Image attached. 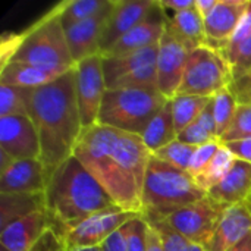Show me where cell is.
Wrapping results in <instances>:
<instances>
[{"mask_svg": "<svg viewBox=\"0 0 251 251\" xmlns=\"http://www.w3.org/2000/svg\"><path fill=\"white\" fill-rule=\"evenodd\" d=\"M74 156L119 209L141 215V196L151 153L140 135L94 125L82 132Z\"/></svg>", "mask_w": 251, "mask_h": 251, "instance_id": "1", "label": "cell"}, {"mask_svg": "<svg viewBox=\"0 0 251 251\" xmlns=\"http://www.w3.org/2000/svg\"><path fill=\"white\" fill-rule=\"evenodd\" d=\"M28 116L40 137V160L51 174L74 156L84 132L76 103L74 68L46 85L31 88Z\"/></svg>", "mask_w": 251, "mask_h": 251, "instance_id": "2", "label": "cell"}, {"mask_svg": "<svg viewBox=\"0 0 251 251\" xmlns=\"http://www.w3.org/2000/svg\"><path fill=\"white\" fill-rule=\"evenodd\" d=\"M44 196L49 228L65 240L69 231L85 219L118 207L75 156L51 172Z\"/></svg>", "mask_w": 251, "mask_h": 251, "instance_id": "3", "label": "cell"}, {"mask_svg": "<svg viewBox=\"0 0 251 251\" xmlns=\"http://www.w3.org/2000/svg\"><path fill=\"white\" fill-rule=\"evenodd\" d=\"M206 197L207 193L187 171L174 168L151 154L141 196V216L147 222L163 221L174 210Z\"/></svg>", "mask_w": 251, "mask_h": 251, "instance_id": "4", "label": "cell"}, {"mask_svg": "<svg viewBox=\"0 0 251 251\" xmlns=\"http://www.w3.org/2000/svg\"><path fill=\"white\" fill-rule=\"evenodd\" d=\"M62 7L63 1L47 10L22 32H15L16 51L9 62H28L66 69L75 66L60 22Z\"/></svg>", "mask_w": 251, "mask_h": 251, "instance_id": "5", "label": "cell"}, {"mask_svg": "<svg viewBox=\"0 0 251 251\" xmlns=\"http://www.w3.org/2000/svg\"><path fill=\"white\" fill-rule=\"evenodd\" d=\"M166 103L168 99L156 90H106L97 125L141 137L147 125Z\"/></svg>", "mask_w": 251, "mask_h": 251, "instance_id": "6", "label": "cell"}, {"mask_svg": "<svg viewBox=\"0 0 251 251\" xmlns=\"http://www.w3.org/2000/svg\"><path fill=\"white\" fill-rule=\"evenodd\" d=\"M232 81L231 66L221 51L203 46L190 53L176 96L213 97L218 91L228 88Z\"/></svg>", "mask_w": 251, "mask_h": 251, "instance_id": "7", "label": "cell"}, {"mask_svg": "<svg viewBox=\"0 0 251 251\" xmlns=\"http://www.w3.org/2000/svg\"><path fill=\"white\" fill-rule=\"evenodd\" d=\"M157 53L159 44L122 56H101L107 90L140 88L159 91Z\"/></svg>", "mask_w": 251, "mask_h": 251, "instance_id": "8", "label": "cell"}, {"mask_svg": "<svg viewBox=\"0 0 251 251\" xmlns=\"http://www.w3.org/2000/svg\"><path fill=\"white\" fill-rule=\"evenodd\" d=\"M228 207L229 206L218 203L207 196L204 200L174 210L163 221L191 244L204 247L215 234Z\"/></svg>", "mask_w": 251, "mask_h": 251, "instance_id": "9", "label": "cell"}, {"mask_svg": "<svg viewBox=\"0 0 251 251\" xmlns=\"http://www.w3.org/2000/svg\"><path fill=\"white\" fill-rule=\"evenodd\" d=\"M75 71V93L79 109L82 129H88L97 125L99 113L107 90L101 56H93L78 62L74 66Z\"/></svg>", "mask_w": 251, "mask_h": 251, "instance_id": "10", "label": "cell"}, {"mask_svg": "<svg viewBox=\"0 0 251 251\" xmlns=\"http://www.w3.org/2000/svg\"><path fill=\"white\" fill-rule=\"evenodd\" d=\"M140 216L138 213L126 212L119 207L103 210L75 226L66 235L68 250L75 249H94L100 247L106 238H109L115 231L121 229L126 222Z\"/></svg>", "mask_w": 251, "mask_h": 251, "instance_id": "11", "label": "cell"}, {"mask_svg": "<svg viewBox=\"0 0 251 251\" xmlns=\"http://www.w3.org/2000/svg\"><path fill=\"white\" fill-rule=\"evenodd\" d=\"M190 50L178 41L166 28L159 43L157 53V88L168 100L176 97L188 62Z\"/></svg>", "mask_w": 251, "mask_h": 251, "instance_id": "12", "label": "cell"}, {"mask_svg": "<svg viewBox=\"0 0 251 251\" xmlns=\"http://www.w3.org/2000/svg\"><path fill=\"white\" fill-rule=\"evenodd\" d=\"M0 150L13 160L40 159V137L28 115L0 118Z\"/></svg>", "mask_w": 251, "mask_h": 251, "instance_id": "13", "label": "cell"}, {"mask_svg": "<svg viewBox=\"0 0 251 251\" xmlns=\"http://www.w3.org/2000/svg\"><path fill=\"white\" fill-rule=\"evenodd\" d=\"M154 4L156 0H113L100 41V56L137 26Z\"/></svg>", "mask_w": 251, "mask_h": 251, "instance_id": "14", "label": "cell"}, {"mask_svg": "<svg viewBox=\"0 0 251 251\" xmlns=\"http://www.w3.org/2000/svg\"><path fill=\"white\" fill-rule=\"evenodd\" d=\"M168 18L166 10H163L156 0V4L151 7L149 15L101 56H122L157 46L165 34Z\"/></svg>", "mask_w": 251, "mask_h": 251, "instance_id": "15", "label": "cell"}, {"mask_svg": "<svg viewBox=\"0 0 251 251\" xmlns=\"http://www.w3.org/2000/svg\"><path fill=\"white\" fill-rule=\"evenodd\" d=\"M112 6L113 0H110V3L94 16L65 29L69 53L75 65L84 59L100 54V41Z\"/></svg>", "mask_w": 251, "mask_h": 251, "instance_id": "16", "label": "cell"}, {"mask_svg": "<svg viewBox=\"0 0 251 251\" xmlns=\"http://www.w3.org/2000/svg\"><path fill=\"white\" fill-rule=\"evenodd\" d=\"M50 175L51 174L40 159L15 160L0 174V193H44Z\"/></svg>", "mask_w": 251, "mask_h": 251, "instance_id": "17", "label": "cell"}, {"mask_svg": "<svg viewBox=\"0 0 251 251\" xmlns=\"http://www.w3.org/2000/svg\"><path fill=\"white\" fill-rule=\"evenodd\" d=\"M250 0H219L213 12L204 19L207 46L222 49L235 32Z\"/></svg>", "mask_w": 251, "mask_h": 251, "instance_id": "18", "label": "cell"}, {"mask_svg": "<svg viewBox=\"0 0 251 251\" xmlns=\"http://www.w3.org/2000/svg\"><path fill=\"white\" fill-rule=\"evenodd\" d=\"M251 234V213L246 204L229 206L221 218L206 251H229Z\"/></svg>", "mask_w": 251, "mask_h": 251, "instance_id": "19", "label": "cell"}, {"mask_svg": "<svg viewBox=\"0 0 251 251\" xmlns=\"http://www.w3.org/2000/svg\"><path fill=\"white\" fill-rule=\"evenodd\" d=\"M47 228V210H38L3 228L0 231V247L6 251H29Z\"/></svg>", "mask_w": 251, "mask_h": 251, "instance_id": "20", "label": "cell"}, {"mask_svg": "<svg viewBox=\"0 0 251 251\" xmlns=\"http://www.w3.org/2000/svg\"><path fill=\"white\" fill-rule=\"evenodd\" d=\"M207 196L226 206L249 203L251 200V163L237 159L226 176L210 188Z\"/></svg>", "mask_w": 251, "mask_h": 251, "instance_id": "21", "label": "cell"}, {"mask_svg": "<svg viewBox=\"0 0 251 251\" xmlns=\"http://www.w3.org/2000/svg\"><path fill=\"white\" fill-rule=\"evenodd\" d=\"M69 69L28 63V62H9L0 68V84L21 87V88H37L46 85Z\"/></svg>", "mask_w": 251, "mask_h": 251, "instance_id": "22", "label": "cell"}, {"mask_svg": "<svg viewBox=\"0 0 251 251\" xmlns=\"http://www.w3.org/2000/svg\"><path fill=\"white\" fill-rule=\"evenodd\" d=\"M166 28L190 51H193L199 47L207 46L204 19L196 10V6L193 9L178 12V13H174L172 16H169Z\"/></svg>", "mask_w": 251, "mask_h": 251, "instance_id": "23", "label": "cell"}, {"mask_svg": "<svg viewBox=\"0 0 251 251\" xmlns=\"http://www.w3.org/2000/svg\"><path fill=\"white\" fill-rule=\"evenodd\" d=\"M46 209L44 193H0V231L9 224Z\"/></svg>", "mask_w": 251, "mask_h": 251, "instance_id": "24", "label": "cell"}, {"mask_svg": "<svg viewBox=\"0 0 251 251\" xmlns=\"http://www.w3.org/2000/svg\"><path fill=\"white\" fill-rule=\"evenodd\" d=\"M176 138H178V134L175 131V124H174L172 103L171 100H168V103L160 109V112L147 125L146 131L141 135V140L144 146L149 149V151L153 154L157 150L174 143Z\"/></svg>", "mask_w": 251, "mask_h": 251, "instance_id": "25", "label": "cell"}, {"mask_svg": "<svg viewBox=\"0 0 251 251\" xmlns=\"http://www.w3.org/2000/svg\"><path fill=\"white\" fill-rule=\"evenodd\" d=\"M179 141L200 147L203 144H207L210 141H219L218 138V131H216V122H215V115H213V104L212 101L207 104V107L203 110V113L194 121L190 126H187L184 131L178 134Z\"/></svg>", "mask_w": 251, "mask_h": 251, "instance_id": "26", "label": "cell"}, {"mask_svg": "<svg viewBox=\"0 0 251 251\" xmlns=\"http://www.w3.org/2000/svg\"><path fill=\"white\" fill-rule=\"evenodd\" d=\"M235 160H237L235 154L225 144H221L218 153L210 160V163L199 175L194 176L197 185L207 193L210 188L218 185L226 176Z\"/></svg>", "mask_w": 251, "mask_h": 251, "instance_id": "27", "label": "cell"}, {"mask_svg": "<svg viewBox=\"0 0 251 251\" xmlns=\"http://www.w3.org/2000/svg\"><path fill=\"white\" fill-rule=\"evenodd\" d=\"M212 101V97H200V96H176L171 100L172 103V115L175 131L179 134L187 126H190L197 118L203 113L207 104Z\"/></svg>", "mask_w": 251, "mask_h": 251, "instance_id": "28", "label": "cell"}, {"mask_svg": "<svg viewBox=\"0 0 251 251\" xmlns=\"http://www.w3.org/2000/svg\"><path fill=\"white\" fill-rule=\"evenodd\" d=\"M212 104H213V115H215V122H216V131H218V138L225 135V132L229 129L237 109H238V101L231 91V88H224L218 91L212 97Z\"/></svg>", "mask_w": 251, "mask_h": 251, "instance_id": "29", "label": "cell"}, {"mask_svg": "<svg viewBox=\"0 0 251 251\" xmlns=\"http://www.w3.org/2000/svg\"><path fill=\"white\" fill-rule=\"evenodd\" d=\"M109 3L110 0H65L60 13V22L66 29L78 22L94 16Z\"/></svg>", "mask_w": 251, "mask_h": 251, "instance_id": "30", "label": "cell"}, {"mask_svg": "<svg viewBox=\"0 0 251 251\" xmlns=\"http://www.w3.org/2000/svg\"><path fill=\"white\" fill-rule=\"evenodd\" d=\"M29 91L31 88L0 84V118L28 115Z\"/></svg>", "mask_w": 251, "mask_h": 251, "instance_id": "31", "label": "cell"}, {"mask_svg": "<svg viewBox=\"0 0 251 251\" xmlns=\"http://www.w3.org/2000/svg\"><path fill=\"white\" fill-rule=\"evenodd\" d=\"M196 149L197 147H194V146H190L179 140H175L174 143H171L166 147L153 153V156L174 168L188 172V168H190V163H191Z\"/></svg>", "mask_w": 251, "mask_h": 251, "instance_id": "32", "label": "cell"}, {"mask_svg": "<svg viewBox=\"0 0 251 251\" xmlns=\"http://www.w3.org/2000/svg\"><path fill=\"white\" fill-rule=\"evenodd\" d=\"M126 238V251H149V224L140 215L122 226Z\"/></svg>", "mask_w": 251, "mask_h": 251, "instance_id": "33", "label": "cell"}, {"mask_svg": "<svg viewBox=\"0 0 251 251\" xmlns=\"http://www.w3.org/2000/svg\"><path fill=\"white\" fill-rule=\"evenodd\" d=\"M247 138H251V104H238L235 118L229 129L221 138V143L226 144Z\"/></svg>", "mask_w": 251, "mask_h": 251, "instance_id": "34", "label": "cell"}, {"mask_svg": "<svg viewBox=\"0 0 251 251\" xmlns=\"http://www.w3.org/2000/svg\"><path fill=\"white\" fill-rule=\"evenodd\" d=\"M157 234L162 243L163 251H190L191 243L184 238L179 232H176L174 228H171L165 221H154L147 222Z\"/></svg>", "mask_w": 251, "mask_h": 251, "instance_id": "35", "label": "cell"}, {"mask_svg": "<svg viewBox=\"0 0 251 251\" xmlns=\"http://www.w3.org/2000/svg\"><path fill=\"white\" fill-rule=\"evenodd\" d=\"M221 141H210L207 144H203L200 147L196 149L194 154H193V159H191V163H190V168H188V174L194 178L196 175H199L209 163L210 160L215 157V154L218 153L219 147H221Z\"/></svg>", "mask_w": 251, "mask_h": 251, "instance_id": "36", "label": "cell"}, {"mask_svg": "<svg viewBox=\"0 0 251 251\" xmlns=\"http://www.w3.org/2000/svg\"><path fill=\"white\" fill-rule=\"evenodd\" d=\"M250 35H251V0H250L249 7H247V10H246V13L243 15V18H241V21H240V24H238V26H237V29H235V32L232 34L231 40H229V41H228L222 49H219L221 54H226V53L232 51V50H234L235 47H238L243 41H246Z\"/></svg>", "mask_w": 251, "mask_h": 251, "instance_id": "37", "label": "cell"}, {"mask_svg": "<svg viewBox=\"0 0 251 251\" xmlns=\"http://www.w3.org/2000/svg\"><path fill=\"white\" fill-rule=\"evenodd\" d=\"M29 251H68V246L63 237H60L51 228H47Z\"/></svg>", "mask_w": 251, "mask_h": 251, "instance_id": "38", "label": "cell"}, {"mask_svg": "<svg viewBox=\"0 0 251 251\" xmlns=\"http://www.w3.org/2000/svg\"><path fill=\"white\" fill-rule=\"evenodd\" d=\"M238 104H251V74L235 79L229 85Z\"/></svg>", "mask_w": 251, "mask_h": 251, "instance_id": "39", "label": "cell"}, {"mask_svg": "<svg viewBox=\"0 0 251 251\" xmlns=\"http://www.w3.org/2000/svg\"><path fill=\"white\" fill-rule=\"evenodd\" d=\"M100 251H126V238L124 229L115 231L109 238L103 241V244L99 247Z\"/></svg>", "mask_w": 251, "mask_h": 251, "instance_id": "40", "label": "cell"}, {"mask_svg": "<svg viewBox=\"0 0 251 251\" xmlns=\"http://www.w3.org/2000/svg\"><path fill=\"white\" fill-rule=\"evenodd\" d=\"M225 146L235 154L237 159H241V160L251 163V138L226 143Z\"/></svg>", "mask_w": 251, "mask_h": 251, "instance_id": "41", "label": "cell"}, {"mask_svg": "<svg viewBox=\"0 0 251 251\" xmlns=\"http://www.w3.org/2000/svg\"><path fill=\"white\" fill-rule=\"evenodd\" d=\"M157 1L163 10H172L175 13L193 9L196 6V0H157Z\"/></svg>", "mask_w": 251, "mask_h": 251, "instance_id": "42", "label": "cell"}, {"mask_svg": "<svg viewBox=\"0 0 251 251\" xmlns=\"http://www.w3.org/2000/svg\"><path fill=\"white\" fill-rule=\"evenodd\" d=\"M218 1L219 0H196V10L201 15L203 19H206L213 12Z\"/></svg>", "mask_w": 251, "mask_h": 251, "instance_id": "43", "label": "cell"}, {"mask_svg": "<svg viewBox=\"0 0 251 251\" xmlns=\"http://www.w3.org/2000/svg\"><path fill=\"white\" fill-rule=\"evenodd\" d=\"M149 251H163L159 234L149 225Z\"/></svg>", "mask_w": 251, "mask_h": 251, "instance_id": "44", "label": "cell"}, {"mask_svg": "<svg viewBox=\"0 0 251 251\" xmlns=\"http://www.w3.org/2000/svg\"><path fill=\"white\" fill-rule=\"evenodd\" d=\"M13 162H15V160H13L7 153H4L3 150H0V174L4 172Z\"/></svg>", "mask_w": 251, "mask_h": 251, "instance_id": "45", "label": "cell"}, {"mask_svg": "<svg viewBox=\"0 0 251 251\" xmlns=\"http://www.w3.org/2000/svg\"><path fill=\"white\" fill-rule=\"evenodd\" d=\"M229 251H251V234L247 235L241 243H238L235 247H232Z\"/></svg>", "mask_w": 251, "mask_h": 251, "instance_id": "46", "label": "cell"}, {"mask_svg": "<svg viewBox=\"0 0 251 251\" xmlns=\"http://www.w3.org/2000/svg\"><path fill=\"white\" fill-rule=\"evenodd\" d=\"M190 251H206V249L203 246H199V244H191V250Z\"/></svg>", "mask_w": 251, "mask_h": 251, "instance_id": "47", "label": "cell"}, {"mask_svg": "<svg viewBox=\"0 0 251 251\" xmlns=\"http://www.w3.org/2000/svg\"><path fill=\"white\" fill-rule=\"evenodd\" d=\"M68 251H100V249H99V247H94V249H75V250Z\"/></svg>", "mask_w": 251, "mask_h": 251, "instance_id": "48", "label": "cell"}, {"mask_svg": "<svg viewBox=\"0 0 251 251\" xmlns=\"http://www.w3.org/2000/svg\"><path fill=\"white\" fill-rule=\"evenodd\" d=\"M247 206H249V210H250V213H251V203H250V201L247 203Z\"/></svg>", "mask_w": 251, "mask_h": 251, "instance_id": "49", "label": "cell"}, {"mask_svg": "<svg viewBox=\"0 0 251 251\" xmlns=\"http://www.w3.org/2000/svg\"><path fill=\"white\" fill-rule=\"evenodd\" d=\"M250 203H251V200H250Z\"/></svg>", "mask_w": 251, "mask_h": 251, "instance_id": "50", "label": "cell"}, {"mask_svg": "<svg viewBox=\"0 0 251 251\" xmlns=\"http://www.w3.org/2000/svg\"><path fill=\"white\" fill-rule=\"evenodd\" d=\"M250 74H251V72H250Z\"/></svg>", "mask_w": 251, "mask_h": 251, "instance_id": "51", "label": "cell"}]
</instances>
